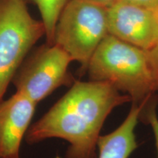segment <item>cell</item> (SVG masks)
<instances>
[{
  "mask_svg": "<svg viewBox=\"0 0 158 158\" xmlns=\"http://www.w3.org/2000/svg\"><path fill=\"white\" fill-rule=\"evenodd\" d=\"M132 102L106 81L76 80L39 120L29 127V144L48 138L68 141L65 158H97L98 141L103 124L114 108Z\"/></svg>",
  "mask_w": 158,
  "mask_h": 158,
  "instance_id": "1",
  "label": "cell"
},
{
  "mask_svg": "<svg viewBox=\"0 0 158 158\" xmlns=\"http://www.w3.org/2000/svg\"><path fill=\"white\" fill-rule=\"evenodd\" d=\"M86 73L89 81L109 83L133 103L149 102L158 91L148 51L110 34L91 57Z\"/></svg>",
  "mask_w": 158,
  "mask_h": 158,
  "instance_id": "2",
  "label": "cell"
},
{
  "mask_svg": "<svg viewBox=\"0 0 158 158\" xmlns=\"http://www.w3.org/2000/svg\"><path fill=\"white\" fill-rule=\"evenodd\" d=\"M108 33L107 7L87 0H70L61 12L54 33L58 45L80 64L81 75Z\"/></svg>",
  "mask_w": 158,
  "mask_h": 158,
  "instance_id": "3",
  "label": "cell"
},
{
  "mask_svg": "<svg viewBox=\"0 0 158 158\" xmlns=\"http://www.w3.org/2000/svg\"><path fill=\"white\" fill-rule=\"evenodd\" d=\"M44 35L43 21L31 16L26 0H0V102L27 54Z\"/></svg>",
  "mask_w": 158,
  "mask_h": 158,
  "instance_id": "4",
  "label": "cell"
},
{
  "mask_svg": "<svg viewBox=\"0 0 158 158\" xmlns=\"http://www.w3.org/2000/svg\"><path fill=\"white\" fill-rule=\"evenodd\" d=\"M72 62L71 57L58 45L45 43L27 56L12 83L16 92L37 104L60 86L73 84L76 80L68 71Z\"/></svg>",
  "mask_w": 158,
  "mask_h": 158,
  "instance_id": "5",
  "label": "cell"
},
{
  "mask_svg": "<svg viewBox=\"0 0 158 158\" xmlns=\"http://www.w3.org/2000/svg\"><path fill=\"white\" fill-rule=\"evenodd\" d=\"M108 33L143 50L149 51L158 40V15L154 8L122 0L107 7Z\"/></svg>",
  "mask_w": 158,
  "mask_h": 158,
  "instance_id": "6",
  "label": "cell"
},
{
  "mask_svg": "<svg viewBox=\"0 0 158 158\" xmlns=\"http://www.w3.org/2000/svg\"><path fill=\"white\" fill-rule=\"evenodd\" d=\"M36 106L37 103L19 92L0 102V158L19 157L21 142Z\"/></svg>",
  "mask_w": 158,
  "mask_h": 158,
  "instance_id": "7",
  "label": "cell"
},
{
  "mask_svg": "<svg viewBox=\"0 0 158 158\" xmlns=\"http://www.w3.org/2000/svg\"><path fill=\"white\" fill-rule=\"evenodd\" d=\"M147 103L133 102L124 122L113 132L100 136L98 141V158H129L138 147L135 130L142 110Z\"/></svg>",
  "mask_w": 158,
  "mask_h": 158,
  "instance_id": "8",
  "label": "cell"
},
{
  "mask_svg": "<svg viewBox=\"0 0 158 158\" xmlns=\"http://www.w3.org/2000/svg\"><path fill=\"white\" fill-rule=\"evenodd\" d=\"M39 10L45 29L46 43L54 44L55 28L61 12L70 0H31Z\"/></svg>",
  "mask_w": 158,
  "mask_h": 158,
  "instance_id": "9",
  "label": "cell"
},
{
  "mask_svg": "<svg viewBox=\"0 0 158 158\" xmlns=\"http://www.w3.org/2000/svg\"><path fill=\"white\" fill-rule=\"evenodd\" d=\"M154 99H152L142 110L141 115H143L144 118L147 123L151 126L155 135L156 141V148H157V153L158 158V116L156 110V102H154Z\"/></svg>",
  "mask_w": 158,
  "mask_h": 158,
  "instance_id": "10",
  "label": "cell"
},
{
  "mask_svg": "<svg viewBox=\"0 0 158 158\" xmlns=\"http://www.w3.org/2000/svg\"><path fill=\"white\" fill-rule=\"evenodd\" d=\"M147 51L154 70L158 76V40L152 48Z\"/></svg>",
  "mask_w": 158,
  "mask_h": 158,
  "instance_id": "11",
  "label": "cell"
},
{
  "mask_svg": "<svg viewBox=\"0 0 158 158\" xmlns=\"http://www.w3.org/2000/svg\"><path fill=\"white\" fill-rule=\"evenodd\" d=\"M126 2L134 4L143 7H149V8H155L158 2V0H122Z\"/></svg>",
  "mask_w": 158,
  "mask_h": 158,
  "instance_id": "12",
  "label": "cell"
},
{
  "mask_svg": "<svg viewBox=\"0 0 158 158\" xmlns=\"http://www.w3.org/2000/svg\"><path fill=\"white\" fill-rule=\"evenodd\" d=\"M89 2H93L95 4H98V5L104 6V7H108V6L111 5L112 4L116 2L118 0H87Z\"/></svg>",
  "mask_w": 158,
  "mask_h": 158,
  "instance_id": "13",
  "label": "cell"
},
{
  "mask_svg": "<svg viewBox=\"0 0 158 158\" xmlns=\"http://www.w3.org/2000/svg\"><path fill=\"white\" fill-rule=\"evenodd\" d=\"M155 10L156 13H157V14L158 15V2H157V5H156Z\"/></svg>",
  "mask_w": 158,
  "mask_h": 158,
  "instance_id": "14",
  "label": "cell"
},
{
  "mask_svg": "<svg viewBox=\"0 0 158 158\" xmlns=\"http://www.w3.org/2000/svg\"><path fill=\"white\" fill-rule=\"evenodd\" d=\"M15 158H20V157H15Z\"/></svg>",
  "mask_w": 158,
  "mask_h": 158,
  "instance_id": "15",
  "label": "cell"
}]
</instances>
